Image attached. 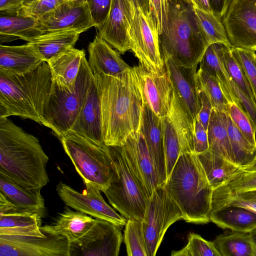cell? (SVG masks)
<instances>
[{"label": "cell", "instance_id": "1", "mask_svg": "<svg viewBox=\"0 0 256 256\" xmlns=\"http://www.w3.org/2000/svg\"><path fill=\"white\" fill-rule=\"evenodd\" d=\"M93 74L100 94L104 142L122 146L130 134L140 130L144 104L134 68L116 77Z\"/></svg>", "mask_w": 256, "mask_h": 256}, {"label": "cell", "instance_id": "2", "mask_svg": "<svg viewBox=\"0 0 256 256\" xmlns=\"http://www.w3.org/2000/svg\"><path fill=\"white\" fill-rule=\"evenodd\" d=\"M48 161L37 138L0 118V175L24 188L42 189L49 182Z\"/></svg>", "mask_w": 256, "mask_h": 256}, {"label": "cell", "instance_id": "3", "mask_svg": "<svg viewBox=\"0 0 256 256\" xmlns=\"http://www.w3.org/2000/svg\"><path fill=\"white\" fill-rule=\"evenodd\" d=\"M52 84L48 63L16 74L0 70V118L15 116L42 123L44 104Z\"/></svg>", "mask_w": 256, "mask_h": 256}, {"label": "cell", "instance_id": "4", "mask_svg": "<svg viewBox=\"0 0 256 256\" xmlns=\"http://www.w3.org/2000/svg\"><path fill=\"white\" fill-rule=\"evenodd\" d=\"M165 186L182 210V220L196 224L210 222L213 189L196 154H180Z\"/></svg>", "mask_w": 256, "mask_h": 256}, {"label": "cell", "instance_id": "5", "mask_svg": "<svg viewBox=\"0 0 256 256\" xmlns=\"http://www.w3.org/2000/svg\"><path fill=\"white\" fill-rule=\"evenodd\" d=\"M159 40L162 56H168L185 66L200 63L209 44L197 22L190 0H170Z\"/></svg>", "mask_w": 256, "mask_h": 256}, {"label": "cell", "instance_id": "6", "mask_svg": "<svg viewBox=\"0 0 256 256\" xmlns=\"http://www.w3.org/2000/svg\"><path fill=\"white\" fill-rule=\"evenodd\" d=\"M94 74L86 56L72 89L52 82L44 104L42 124L50 128L60 138L70 131L84 104Z\"/></svg>", "mask_w": 256, "mask_h": 256}, {"label": "cell", "instance_id": "7", "mask_svg": "<svg viewBox=\"0 0 256 256\" xmlns=\"http://www.w3.org/2000/svg\"><path fill=\"white\" fill-rule=\"evenodd\" d=\"M112 162L110 185L104 192L109 203L126 220H142L148 198L122 146H108Z\"/></svg>", "mask_w": 256, "mask_h": 256}, {"label": "cell", "instance_id": "8", "mask_svg": "<svg viewBox=\"0 0 256 256\" xmlns=\"http://www.w3.org/2000/svg\"><path fill=\"white\" fill-rule=\"evenodd\" d=\"M60 140L84 184L90 182L101 192H106L110 185L112 174L108 146H100L70 132Z\"/></svg>", "mask_w": 256, "mask_h": 256}, {"label": "cell", "instance_id": "9", "mask_svg": "<svg viewBox=\"0 0 256 256\" xmlns=\"http://www.w3.org/2000/svg\"><path fill=\"white\" fill-rule=\"evenodd\" d=\"M183 218L182 210L168 193L165 184L157 186L148 199L142 220L148 256L156 254L168 228Z\"/></svg>", "mask_w": 256, "mask_h": 256}, {"label": "cell", "instance_id": "10", "mask_svg": "<svg viewBox=\"0 0 256 256\" xmlns=\"http://www.w3.org/2000/svg\"><path fill=\"white\" fill-rule=\"evenodd\" d=\"M129 35L131 50L138 59L140 64L154 72L163 71L165 66L159 34L152 14L146 16L133 5Z\"/></svg>", "mask_w": 256, "mask_h": 256}, {"label": "cell", "instance_id": "11", "mask_svg": "<svg viewBox=\"0 0 256 256\" xmlns=\"http://www.w3.org/2000/svg\"><path fill=\"white\" fill-rule=\"evenodd\" d=\"M221 19L232 46L256 51V0H227Z\"/></svg>", "mask_w": 256, "mask_h": 256}, {"label": "cell", "instance_id": "12", "mask_svg": "<svg viewBox=\"0 0 256 256\" xmlns=\"http://www.w3.org/2000/svg\"><path fill=\"white\" fill-rule=\"evenodd\" d=\"M84 184L86 188L82 193L62 182L57 185L56 190L66 206L95 218L109 221L120 228L125 226L126 218L106 202L100 190L90 182Z\"/></svg>", "mask_w": 256, "mask_h": 256}, {"label": "cell", "instance_id": "13", "mask_svg": "<svg viewBox=\"0 0 256 256\" xmlns=\"http://www.w3.org/2000/svg\"><path fill=\"white\" fill-rule=\"evenodd\" d=\"M42 230L45 237L0 236V256H70L66 238Z\"/></svg>", "mask_w": 256, "mask_h": 256}, {"label": "cell", "instance_id": "14", "mask_svg": "<svg viewBox=\"0 0 256 256\" xmlns=\"http://www.w3.org/2000/svg\"><path fill=\"white\" fill-rule=\"evenodd\" d=\"M120 228L109 221L96 218L92 228L77 242L70 245V256H118L124 238Z\"/></svg>", "mask_w": 256, "mask_h": 256}, {"label": "cell", "instance_id": "15", "mask_svg": "<svg viewBox=\"0 0 256 256\" xmlns=\"http://www.w3.org/2000/svg\"><path fill=\"white\" fill-rule=\"evenodd\" d=\"M133 68L144 104L158 116H167L170 107L174 88L166 68L162 72H154L139 64Z\"/></svg>", "mask_w": 256, "mask_h": 256}, {"label": "cell", "instance_id": "16", "mask_svg": "<svg viewBox=\"0 0 256 256\" xmlns=\"http://www.w3.org/2000/svg\"><path fill=\"white\" fill-rule=\"evenodd\" d=\"M38 21L44 33L66 30L82 33L94 26L87 3L78 0H65Z\"/></svg>", "mask_w": 256, "mask_h": 256}, {"label": "cell", "instance_id": "17", "mask_svg": "<svg viewBox=\"0 0 256 256\" xmlns=\"http://www.w3.org/2000/svg\"><path fill=\"white\" fill-rule=\"evenodd\" d=\"M148 199L160 185L153 160L140 130L132 133L121 146Z\"/></svg>", "mask_w": 256, "mask_h": 256}, {"label": "cell", "instance_id": "18", "mask_svg": "<svg viewBox=\"0 0 256 256\" xmlns=\"http://www.w3.org/2000/svg\"><path fill=\"white\" fill-rule=\"evenodd\" d=\"M174 90L192 118L194 121L201 107L197 82L196 68L180 64L168 56H162Z\"/></svg>", "mask_w": 256, "mask_h": 256}, {"label": "cell", "instance_id": "19", "mask_svg": "<svg viewBox=\"0 0 256 256\" xmlns=\"http://www.w3.org/2000/svg\"><path fill=\"white\" fill-rule=\"evenodd\" d=\"M132 6L129 0H112L106 20L98 28L100 37L122 54L131 50L129 30Z\"/></svg>", "mask_w": 256, "mask_h": 256}, {"label": "cell", "instance_id": "20", "mask_svg": "<svg viewBox=\"0 0 256 256\" xmlns=\"http://www.w3.org/2000/svg\"><path fill=\"white\" fill-rule=\"evenodd\" d=\"M70 132L88 139L100 146H106L102 135L100 92L94 75L84 104Z\"/></svg>", "mask_w": 256, "mask_h": 256}, {"label": "cell", "instance_id": "21", "mask_svg": "<svg viewBox=\"0 0 256 256\" xmlns=\"http://www.w3.org/2000/svg\"><path fill=\"white\" fill-rule=\"evenodd\" d=\"M140 130L153 160L160 184H166V173L162 118L146 104H144L142 112Z\"/></svg>", "mask_w": 256, "mask_h": 256}, {"label": "cell", "instance_id": "22", "mask_svg": "<svg viewBox=\"0 0 256 256\" xmlns=\"http://www.w3.org/2000/svg\"><path fill=\"white\" fill-rule=\"evenodd\" d=\"M112 48L97 34L88 46V62L92 72L116 77L131 68Z\"/></svg>", "mask_w": 256, "mask_h": 256}, {"label": "cell", "instance_id": "23", "mask_svg": "<svg viewBox=\"0 0 256 256\" xmlns=\"http://www.w3.org/2000/svg\"><path fill=\"white\" fill-rule=\"evenodd\" d=\"M44 62L29 42L21 46H0V70L22 74L34 70Z\"/></svg>", "mask_w": 256, "mask_h": 256}, {"label": "cell", "instance_id": "24", "mask_svg": "<svg viewBox=\"0 0 256 256\" xmlns=\"http://www.w3.org/2000/svg\"><path fill=\"white\" fill-rule=\"evenodd\" d=\"M95 222L96 218L86 214L66 207L53 225H46L42 228L66 238L71 245L77 242Z\"/></svg>", "mask_w": 256, "mask_h": 256}, {"label": "cell", "instance_id": "25", "mask_svg": "<svg viewBox=\"0 0 256 256\" xmlns=\"http://www.w3.org/2000/svg\"><path fill=\"white\" fill-rule=\"evenodd\" d=\"M0 236L44 238L42 216L38 213L19 212L0 214Z\"/></svg>", "mask_w": 256, "mask_h": 256}, {"label": "cell", "instance_id": "26", "mask_svg": "<svg viewBox=\"0 0 256 256\" xmlns=\"http://www.w3.org/2000/svg\"><path fill=\"white\" fill-rule=\"evenodd\" d=\"M85 56L84 50L73 48L50 59L47 62L50 69L52 82L63 88L72 89Z\"/></svg>", "mask_w": 256, "mask_h": 256}, {"label": "cell", "instance_id": "27", "mask_svg": "<svg viewBox=\"0 0 256 256\" xmlns=\"http://www.w3.org/2000/svg\"><path fill=\"white\" fill-rule=\"evenodd\" d=\"M81 32L66 30L44 32L29 42L46 62L73 48Z\"/></svg>", "mask_w": 256, "mask_h": 256}, {"label": "cell", "instance_id": "28", "mask_svg": "<svg viewBox=\"0 0 256 256\" xmlns=\"http://www.w3.org/2000/svg\"><path fill=\"white\" fill-rule=\"evenodd\" d=\"M210 222L223 229L250 232L256 228V212L238 206H225L211 210Z\"/></svg>", "mask_w": 256, "mask_h": 256}, {"label": "cell", "instance_id": "29", "mask_svg": "<svg viewBox=\"0 0 256 256\" xmlns=\"http://www.w3.org/2000/svg\"><path fill=\"white\" fill-rule=\"evenodd\" d=\"M40 190L24 188L0 174V192L20 209L38 213L42 218L46 207Z\"/></svg>", "mask_w": 256, "mask_h": 256}, {"label": "cell", "instance_id": "30", "mask_svg": "<svg viewBox=\"0 0 256 256\" xmlns=\"http://www.w3.org/2000/svg\"><path fill=\"white\" fill-rule=\"evenodd\" d=\"M197 156L213 190L234 174L244 170L242 168L209 149Z\"/></svg>", "mask_w": 256, "mask_h": 256}, {"label": "cell", "instance_id": "31", "mask_svg": "<svg viewBox=\"0 0 256 256\" xmlns=\"http://www.w3.org/2000/svg\"><path fill=\"white\" fill-rule=\"evenodd\" d=\"M44 34L38 20L24 16H1L0 35L2 42L16 38L30 42L34 38Z\"/></svg>", "mask_w": 256, "mask_h": 256}, {"label": "cell", "instance_id": "32", "mask_svg": "<svg viewBox=\"0 0 256 256\" xmlns=\"http://www.w3.org/2000/svg\"><path fill=\"white\" fill-rule=\"evenodd\" d=\"M168 116L172 121L179 136L182 153H194V121L180 102L174 90Z\"/></svg>", "mask_w": 256, "mask_h": 256}, {"label": "cell", "instance_id": "33", "mask_svg": "<svg viewBox=\"0 0 256 256\" xmlns=\"http://www.w3.org/2000/svg\"><path fill=\"white\" fill-rule=\"evenodd\" d=\"M200 64V69L218 82L229 103H234L243 110L240 100L230 84L228 75L220 63L212 44H210L206 48Z\"/></svg>", "mask_w": 256, "mask_h": 256}, {"label": "cell", "instance_id": "34", "mask_svg": "<svg viewBox=\"0 0 256 256\" xmlns=\"http://www.w3.org/2000/svg\"><path fill=\"white\" fill-rule=\"evenodd\" d=\"M224 69L233 83L256 104V98L244 71L234 56L231 47L220 43L212 44Z\"/></svg>", "mask_w": 256, "mask_h": 256}, {"label": "cell", "instance_id": "35", "mask_svg": "<svg viewBox=\"0 0 256 256\" xmlns=\"http://www.w3.org/2000/svg\"><path fill=\"white\" fill-rule=\"evenodd\" d=\"M214 242L221 256H256L249 232H226L218 236Z\"/></svg>", "mask_w": 256, "mask_h": 256}, {"label": "cell", "instance_id": "36", "mask_svg": "<svg viewBox=\"0 0 256 256\" xmlns=\"http://www.w3.org/2000/svg\"><path fill=\"white\" fill-rule=\"evenodd\" d=\"M207 132L209 150L235 164L223 112L212 108Z\"/></svg>", "mask_w": 256, "mask_h": 256}, {"label": "cell", "instance_id": "37", "mask_svg": "<svg viewBox=\"0 0 256 256\" xmlns=\"http://www.w3.org/2000/svg\"><path fill=\"white\" fill-rule=\"evenodd\" d=\"M230 144L236 164L243 168L256 156V146L251 144L237 128L228 113L223 112Z\"/></svg>", "mask_w": 256, "mask_h": 256}, {"label": "cell", "instance_id": "38", "mask_svg": "<svg viewBox=\"0 0 256 256\" xmlns=\"http://www.w3.org/2000/svg\"><path fill=\"white\" fill-rule=\"evenodd\" d=\"M253 190H256V171L243 170L213 190L212 205L238 194Z\"/></svg>", "mask_w": 256, "mask_h": 256}, {"label": "cell", "instance_id": "39", "mask_svg": "<svg viewBox=\"0 0 256 256\" xmlns=\"http://www.w3.org/2000/svg\"><path fill=\"white\" fill-rule=\"evenodd\" d=\"M194 10L197 22L209 45L220 43L232 47L221 18L213 12L195 8Z\"/></svg>", "mask_w": 256, "mask_h": 256}, {"label": "cell", "instance_id": "40", "mask_svg": "<svg viewBox=\"0 0 256 256\" xmlns=\"http://www.w3.org/2000/svg\"><path fill=\"white\" fill-rule=\"evenodd\" d=\"M162 118L166 181L182 153V150L179 136L171 118L168 116Z\"/></svg>", "mask_w": 256, "mask_h": 256}, {"label": "cell", "instance_id": "41", "mask_svg": "<svg viewBox=\"0 0 256 256\" xmlns=\"http://www.w3.org/2000/svg\"><path fill=\"white\" fill-rule=\"evenodd\" d=\"M124 240L128 256H148L142 220L135 218L126 220Z\"/></svg>", "mask_w": 256, "mask_h": 256}, {"label": "cell", "instance_id": "42", "mask_svg": "<svg viewBox=\"0 0 256 256\" xmlns=\"http://www.w3.org/2000/svg\"><path fill=\"white\" fill-rule=\"evenodd\" d=\"M196 79L208 96L213 108L220 112L228 113L230 103L218 82L200 68L196 72Z\"/></svg>", "mask_w": 256, "mask_h": 256}, {"label": "cell", "instance_id": "43", "mask_svg": "<svg viewBox=\"0 0 256 256\" xmlns=\"http://www.w3.org/2000/svg\"><path fill=\"white\" fill-rule=\"evenodd\" d=\"M172 256H221L214 242L208 241L194 233L190 234L187 244L179 250L172 252Z\"/></svg>", "mask_w": 256, "mask_h": 256}, {"label": "cell", "instance_id": "44", "mask_svg": "<svg viewBox=\"0 0 256 256\" xmlns=\"http://www.w3.org/2000/svg\"><path fill=\"white\" fill-rule=\"evenodd\" d=\"M232 52L244 71L256 98V60L255 51L232 46Z\"/></svg>", "mask_w": 256, "mask_h": 256}, {"label": "cell", "instance_id": "45", "mask_svg": "<svg viewBox=\"0 0 256 256\" xmlns=\"http://www.w3.org/2000/svg\"><path fill=\"white\" fill-rule=\"evenodd\" d=\"M228 114L241 133L251 144L256 146V132L246 113L236 104L230 103Z\"/></svg>", "mask_w": 256, "mask_h": 256}, {"label": "cell", "instance_id": "46", "mask_svg": "<svg viewBox=\"0 0 256 256\" xmlns=\"http://www.w3.org/2000/svg\"><path fill=\"white\" fill-rule=\"evenodd\" d=\"M66 0H36L24 4L20 16H30L36 19L53 10Z\"/></svg>", "mask_w": 256, "mask_h": 256}, {"label": "cell", "instance_id": "47", "mask_svg": "<svg viewBox=\"0 0 256 256\" xmlns=\"http://www.w3.org/2000/svg\"><path fill=\"white\" fill-rule=\"evenodd\" d=\"M225 206H238L256 212V190L235 195L212 205V210Z\"/></svg>", "mask_w": 256, "mask_h": 256}, {"label": "cell", "instance_id": "48", "mask_svg": "<svg viewBox=\"0 0 256 256\" xmlns=\"http://www.w3.org/2000/svg\"><path fill=\"white\" fill-rule=\"evenodd\" d=\"M112 0H86L94 26L100 28L106 20Z\"/></svg>", "mask_w": 256, "mask_h": 256}, {"label": "cell", "instance_id": "49", "mask_svg": "<svg viewBox=\"0 0 256 256\" xmlns=\"http://www.w3.org/2000/svg\"><path fill=\"white\" fill-rule=\"evenodd\" d=\"M170 0H149L150 12L152 14L159 35L166 22Z\"/></svg>", "mask_w": 256, "mask_h": 256}, {"label": "cell", "instance_id": "50", "mask_svg": "<svg viewBox=\"0 0 256 256\" xmlns=\"http://www.w3.org/2000/svg\"><path fill=\"white\" fill-rule=\"evenodd\" d=\"M196 82L201 107L196 118L200 121L204 128L207 130L213 108L208 96L198 82L197 79Z\"/></svg>", "mask_w": 256, "mask_h": 256}, {"label": "cell", "instance_id": "51", "mask_svg": "<svg viewBox=\"0 0 256 256\" xmlns=\"http://www.w3.org/2000/svg\"><path fill=\"white\" fill-rule=\"evenodd\" d=\"M209 149L207 130L196 118L194 126V152L198 154Z\"/></svg>", "mask_w": 256, "mask_h": 256}, {"label": "cell", "instance_id": "52", "mask_svg": "<svg viewBox=\"0 0 256 256\" xmlns=\"http://www.w3.org/2000/svg\"><path fill=\"white\" fill-rule=\"evenodd\" d=\"M230 82L236 93L244 110L250 118L256 132V104L242 94L230 78Z\"/></svg>", "mask_w": 256, "mask_h": 256}, {"label": "cell", "instance_id": "53", "mask_svg": "<svg viewBox=\"0 0 256 256\" xmlns=\"http://www.w3.org/2000/svg\"><path fill=\"white\" fill-rule=\"evenodd\" d=\"M24 0H0V11L6 15L20 16Z\"/></svg>", "mask_w": 256, "mask_h": 256}, {"label": "cell", "instance_id": "54", "mask_svg": "<svg viewBox=\"0 0 256 256\" xmlns=\"http://www.w3.org/2000/svg\"><path fill=\"white\" fill-rule=\"evenodd\" d=\"M26 212L18 208L2 192H0V214Z\"/></svg>", "mask_w": 256, "mask_h": 256}, {"label": "cell", "instance_id": "55", "mask_svg": "<svg viewBox=\"0 0 256 256\" xmlns=\"http://www.w3.org/2000/svg\"><path fill=\"white\" fill-rule=\"evenodd\" d=\"M212 12L222 18L227 0H208Z\"/></svg>", "mask_w": 256, "mask_h": 256}, {"label": "cell", "instance_id": "56", "mask_svg": "<svg viewBox=\"0 0 256 256\" xmlns=\"http://www.w3.org/2000/svg\"><path fill=\"white\" fill-rule=\"evenodd\" d=\"M193 6L201 10L212 12L208 0H190Z\"/></svg>", "mask_w": 256, "mask_h": 256}, {"label": "cell", "instance_id": "57", "mask_svg": "<svg viewBox=\"0 0 256 256\" xmlns=\"http://www.w3.org/2000/svg\"><path fill=\"white\" fill-rule=\"evenodd\" d=\"M136 8H140L146 16L150 14L149 0H129Z\"/></svg>", "mask_w": 256, "mask_h": 256}, {"label": "cell", "instance_id": "58", "mask_svg": "<svg viewBox=\"0 0 256 256\" xmlns=\"http://www.w3.org/2000/svg\"><path fill=\"white\" fill-rule=\"evenodd\" d=\"M244 170L248 172L256 171V156L250 164L242 168Z\"/></svg>", "mask_w": 256, "mask_h": 256}, {"label": "cell", "instance_id": "59", "mask_svg": "<svg viewBox=\"0 0 256 256\" xmlns=\"http://www.w3.org/2000/svg\"><path fill=\"white\" fill-rule=\"evenodd\" d=\"M254 246L256 248V228L249 232Z\"/></svg>", "mask_w": 256, "mask_h": 256}, {"label": "cell", "instance_id": "60", "mask_svg": "<svg viewBox=\"0 0 256 256\" xmlns=\"http://www.w3.org/2000/svg\"><path fill=\"white\" fill-rule=\"evenodd\" d=\"M36 0H24V4Z\"/></svg>", "mask_w": 256, "mask_h": 256}, {"label": "cell", "instance_id": "61", "mask_svg": "<svg viewBox=\"0 0 256 256\" xmlns=\"http://www.w3.org/2000/svg\"><path fill=\"white\" fill-rule=\"evenodd\" d=\"M78 0L82 2H86V0Z\"/></svg>", "mask_w": 256, "mask_h": 256}, {"label": "cell", "instance_id": "62", "mask_svg": "<svg viewBox=\"0 0 256 256\" xmlns=\"http://www.w3.org/2000/svg\"></svg>", "mask_w": 256, "mask_h": 256}]
</instances>
